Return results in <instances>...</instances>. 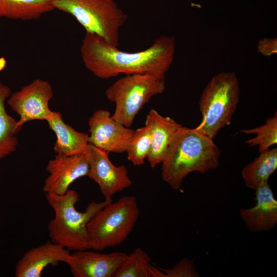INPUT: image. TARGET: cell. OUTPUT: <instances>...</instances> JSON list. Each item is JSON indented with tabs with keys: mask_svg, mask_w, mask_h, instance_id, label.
<instances>
[{
	"mask_svg": "<svg viewBox=\"0 0 277 277\" xmlns=\"http://www.w3.org/2000/svg\"><path fill=\"white\" fill-rule=\"evenodd\" d=\"M220 150L213 140L194 128L182 126L171 142L162 162L161 176L175 190L193 172L204 173L219 165Z\"/></svg>",
	"mask_w": 277,
	"mask_h": 277,
	"instance_id": "7a4b0ae2",
	"label": "cell"
},
{
	"mask_svg": "<svg viewBox=\"0 0 277 277\" xmlns=\"http://www.w3.org/2000/svg\"><path fill=\"white\" fill-rule=\"evenodd\" d=\"M46 121L56 135L53 150L57 154L70 156L87 153L89 145L88 134L78 132L65 123L59 112L53 111Z\"/></svg>",
	"mask_w": 277,
	"mask_h": 277,
	"instance_id": "2e32d148",
	"label": "cell"
},
{
	"mask_svg": "<svg viewBox=\"0 0 277 277\" xmlns=\"http://www.w3.org/2000/svg\"><path fill=\"white\" fill-rule=\"evenodd\" d=\"M53 95L50 83L37 78L11 93L7 103L19 116L18 124L22 127L30 121H47L51 116L53 111L49 107V102Z\"/></svg>",
	"mask_w": 277,
	"mask_h": 277,
	"instance_id": "ba28073f",
	"label": "cell"
},
{
	"mask_svg": "<svg viewBox=\"0 0 277 277\" xmlns=\"http://www.w3.org/2000/svg\"><path fill=\"white\" fill-rule=\"evenodd\" d=\"M49 175L43 190L45 193L65 194L77 179L87 176L89 164L86 153L73 155L56 154L46 167Z\"/></svg>",
	"mask_w": 277,
	"mask_h": 277,
	"instance_id": "8fae6325",
	"label": "cell"
},
{
	"mask_svg": "<svg viewBox=\"0 0 277 277\" xmlns=\"http://www.w3.org/2000/svg\"><path fill=\"white\" fill-rule=\"evenodd\" d=\"M145 125L149 128L151 134V148L147 159L151 167L154 168L163 161L171 142L182 126L153 109L147 115Z\"/></svg>",
	"mask_w": 277,
	"mask_h": 277,
	"instance_id": "9a60e30c",
	"label": "cell"
},
{
	"mask_svg": "<svg viewBox=\"0 0 277 277\" xmlns=\"http://www.w3.org/2000/svg\"><path fill=\"white\" fill-rule=\"evenodd\" d=\"M165 89V77L153 74L126 75L118 79L105 92L107 98L115 104L112 118L130 127L143 106Z\"/></svg>",
	"mask_w": 277,
	"mask_h": 277,
	"instance_id": "52a82bcc",
	"label": "cell"
},
{
	"mask_svg": "<svg viewBox=\"0 0 277 277\" xmlns=\"http://www.w3.org/2000/svg\"><path fill=\"white\" fill-rule=\"evenodd\" d=\"M45 198L54 213L48 225L51 241L69 251L90 249L87 224L112 200L92 201L84 212H80L75 207L79 201V194L75 190L69 189L62 195L45 193Z\"/></svg>",
	"mask_w": 277,
	"mask_h": 277,
	"instance_id": "3957f363",
	"label": "cell"
},
{
	"mask_svg": "<svg viewBox=\"0 0 277 277\" xmlns=\"http://www.w3.org/2000/svg\"><path fill=\"white\" fill-rule=\"evenodd\" d=\"M54 10L53 0H0V17L30 21Z\"/></svg>",
	"mask_w": 277,
	"mask_h": 277,
	"instance_id": "e0dca14e",
	"label": "cell"
},
{
	"mask_svg": "<svg viewBox=\"0 0 277 277\" xmlns=\"http://www.w3.org/2000/svg\"><path fill=\"white\" fill-rule=\"evenodd\" d=\"M81 250L70 254L67 263L74 277H114L127 256L123 252L101 253Z\"/></svg>",
	"mask_w": 277,
	"mask_h": 277,
	"instance_id": "7c38bea8",
	"label": "cell"
},
{
	"mask_svg": "<svg viewBox=\"0 0 277 277\" xmlns=\"http://www.w3.org/2000/svg\"><path fill=\"white\" fill-rule=\"evenodd\" d=\"M139 215L134 196H124L108 204L87 224L90 249L102 251L122 243L133 230Z\"/></svg>",
	"mask_w": 277,
	"mask_h": 277,
	"instance_id": "5b68a950",
	"label": "cell"
},
{
	"mask_svg": "<svg viewBox=\"0 0 277 277\" xmlns=\"http://www.w3.org/2000/svg\"><path fill=\"white\" fill-rule=\"evenodd\" d=\"M244 133L250 134L255 133L256 136L247 140L246 143L250 146H258L259 151L262 152L270 149V147L277 143V113L268 117L265 123L259 127L241 130Z\"/></svg>",
	"mask_w": 277,
	"mask_h": 277,
	"instance_id": "44dd1931",
	"label": "cell"
},
{
	"mask_svg": "<svg viewBox=\"0 0 277 277\" xmlns=\"http://www.w3.org/2000/svg\"><path fill=\"white\" fill-rule=\"evenodd\" d=\"M151 148V134L145 125L134 130L126 152L127 159L135 166L144 164Z\"/></svg>",
	"mask_w": 277,
	"mask_h": 277,
	"instance_id": "7402d4cb",
	"label": "cell"
},
{
	"mask_svg": "<svg viewBox=\"0 0 277 277\" xmlns=\"http://www.w3.org/2000/svg\"><path fill=\"white\" fill-rule=\"evenodd\" d=\"M108 152L89 144L86 153L89 171L88 176L99 186L105 200L130 187L132 181L124 165H113Z\"/></svg>",
	"mask_w": 277,
	"mask_h": 277,
	"instance_id": "9c48e42d",
	"label": "cell"
},
{
	"mask_svg": "<svg viewBox=\"0 0 277 277\" xmlns=\"http://www.w3.org/2000/svg\"><path fill=\"white\" fill-rule=\"evenodd\" d=\"M192 261L187 259L182 260L171 268L164 269L157 267L156 277L196 276Z\"/></svg>",
	"mask_w": 277,
	"mask_h": 277,
	"instance_id": "603a6c76",
	"label": "cell"
},
{
	"mask_svg": "<svg viewBox=\"0 0 277 277\" xmlns=\"http://www.w3.org/2000/svg\"><path fill=\"white\" fill-rule=\"evenodd\" d=\"M240 93L239 81L234 72H220L213 76L201 96L202 120L195 130L213 140L221 129L230 124Z\"/></svg>",
	"mask_w": 277,
	"mask_h": 277,
	"instance_id": "277c9868",
	"label": "cell"
},
{
	"mask_svg": "<svg viewBox=\"0 0 277 277\" xmlns=\"http://www.w3.org/2000/svg\"><path fill=\"white\" fill-rule=\"evenodd\" d=\"M54 9L72 15L86 32L118 47L120 30L127 14L114 0H53Z\"/></svg>",
	"mask_w": 277,
	"mask_h": 277,
	"instance_id": "8992f818",
	"label": "cell"
},
{
	"mask_svg": "<svg viewBox=\"0 0 277 277\" xmlns=\"http://www.w3.org/2000/svg\"><path fill=\"white\" fill-rule=\"evenodd\" d=\"M255 205L240 210V216L252 232L266 231L277 224V201L268 182L261 184L255 190Z\"/></svg>",
	"mask_w": 277,
	"mask_h": 277,
	"instance_id": "5bb4252c",
	"label": "cell"
},
{
	"mask_svg": "<svg viewBox=\"0 0 277 277\" xmlns=\"http://www.w3.org/2000/svg\"><path fill=\"white\" fill-rule=\"evenodd\" d=\"M260 153L259 156L246 165L241 171L246 185L254 190L262 183L268 182L277 169L276 148Z\"/></svg>",
	"mask_w": 277,
	"mask_h": 277,
	"instance_id": "d6986e66",
	"label": "cell"
},
{
	"mask_svg": "<svg viewBox=\"0 0 277 277\" xmlns=\"http://www.w3.org/2000/svg\"><path fill=\"white\" fill-rule=\"evenodd\" d=\"M150 258L140 247L127 255L115 273L114 277H151Z\"/></svg>",
	"mask_w": 277,
	"mask_h": 277,
	"instance_id": "ffe728a7",
	"label": "cell"
},
{
	"mask_svg": "<svg viewBox=\"0 0 277 277\" xmlns=\"http://www.w3.org/2000/svg\"><path fill=\"white\" fill-rule=\"evenodd\" d=\"M89 143L108 153L126 151L134 130L114 120L106 109L94 112L88 120Z\"/></svg>",
	"mask_w": 277,
	"mask_h": 277,
	"instance_id": "30bf717a",
	"label": "cell"
},
{
	"mask_svg": "<svg viewBox=\"0 0 277 277\" xmlns=\"http://www.w3.org/2000/svg\"><path fill=\"white\" fill-rule=\"evenodd\" d=\"M70 251L52 241L26 251L15 266V277H40L46 268L59 263H68Z\"/></svg>",
	"mask_w": 277,
	"mask_h": 277,
	"instance_id": "4fadbf2b",
	"label": "cell"
},
{
	"mask_svg": "<svg viewBox=\"0 0 277 277\" xmlns=\"http://www.w3.org/2000/svg\"><path fill=\"white\" fill-rule=\"evenodd\" d=\"M11 94L10 88L0 81V160L16 149L18 141L15 134L21 129L18 121L6 111L5 103Z\"/></svg>",
	"mask_w": 277,
	"mask_h": 277,
	"instance_id": "ac0fdd59",
	"label": "cell"
},
{
	"mask_svg": "<svg viewBox=\"0 0 277 277\" xmlns=\"http://www.w3.org/2000/svg\"><path fill=\"white\" fill-rule=\"evenodd\" d=\"M175 48V38L163 35L147 49L128 52L108 44L96 34L86 32L80 50L86 68L95 76L107 79L122 73H151L165 77Z\"/></svg>",
	"mask_w": 277,
	"mask_h": 277,
	"instance_id": "6da1fadb",
	"label": "cell"
},
{
	"mask_svg": "<svg viewBox=\"0 0 277 277\" xmlns=\"http://www.w3.org/2000/svg\"><path fill=\"white\" fill-rule=\"evenodd\" d=\"M258 51L266 56H270L277 53V39L276 38H264L258 43Z\"/></svg>",
	"mask_w": 277,
	"mask_h": 277,
	"instance_id": "cb8c5ba5",
	"label": "cell"
}]
</instances>
